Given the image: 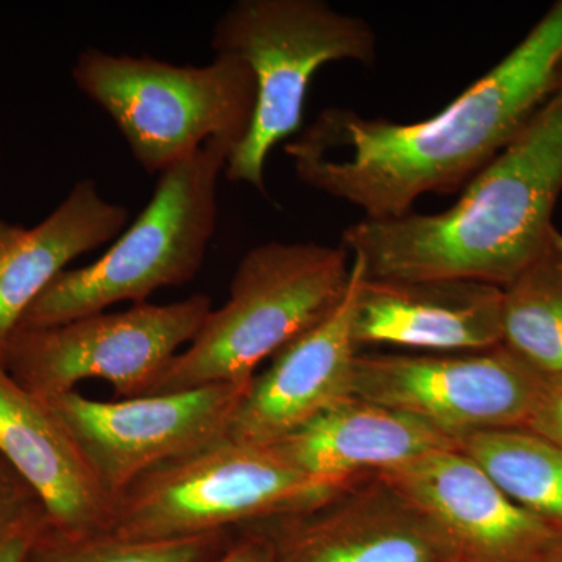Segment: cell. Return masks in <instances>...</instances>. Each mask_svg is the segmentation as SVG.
I'll return each instance as SVG.
<instances>
[{"label":"cell","instance_id":"6da1fadb","mask_svg":"<svg viewBox=\"0 0 562 562\" xmlns=\"http://www.w3.org/2000/svg\"><path fill=\"white\" fill-rule=\"evenodd\" d=\"M562 87V0L441 113L413 124L328 106L284 146L302 183L394 220L424 194L460 191Z\"/></svg>","mask_w":562,"mask_h":562},{"label":"cell","instance_id":"7a4b0ae2","mask_svg":"<svg viewBox=\"0 0 562 562\" xmlns=\"http://www.w3.org/2000/svg\"><path fill=\"white\" fill-rule=\"evenodd\" d=\"M449 210L364 220L341 246L371 280H473L506 288L557 231L562 194V87L464 188Z\"/></svg>","mask_w":562,"mask_h":562},{"label":"cell","instance_id":"3957f363","mask_svg":"<svg viewBox=\"0 0 562 562\" xmlns=\"http://www.w3.org/2000/svg\"><path fill=\"white\" fill-rule=\"evenodd\" d=\"M342 246L266 243L244 255L231 297L211 310L201 330L162 369L151 394L210 386H247L258 366L322 319L350 283Z\"/></svg>","mask_w":562,"mask_h":562},{"label":"cell","instance_id":"277c9868","mask_svg":"<svg viewBox=\"0 0 562 562\" xmlns=\"http://www.w3.org/2000/svg\"><path fill=\"white\" fill-rule=\"evenodd\" d=\"M235 144L210 139L160 173L143 213L91 265L66 269L22 314L16 328H43L146 303L161 288L181 286L201 272L217 222V184Z\"/></svg>","mask_w":562,"mask_h":562},{"label":"cell","instance_id":"5b68a950","mask_svg":"<svg viewBox=\"0 0 562 562\" xmlns=\"http://www.w3.org/2000/svg\"><path fill=\"white\" fill-rule=\"evenodd\" d=\"M70 74L76 87L106 111L147 173L168 171L210 139L238 147L254 120L255 77L235 55L179 66L90 47Z\"/></svg>","mask_w":562,"mask_h":562},{"label":"cell","instance_id":"8992f818","mask_svg":"<svg viewBox=\"0 0 562 562\" xmlns=\"http://www.w3.org/2000/svg\"><path fill=\"white\" fill-rule=\"evenodd\" d=\"M376 33L322 0H238L214 25L211 47L249 66L257 85L254 120L225 177L266 194L265 168L277 144L302 127L314 74L333 61L373 65Z\"/></svg>","mask_w":562,"mask_h":562},{"label":"cell","instance_id":"52a82bcc","mask_svg":"<svg viewBox=\"0 0 562 562\" xmlns=\"http://www.w3.org/2000/svg\"><path fill=\"white\" fill-rule=\"evenodd\" d=\"M353 480L305 475L268 447L224 438L131 484L113 502L106 532L132 542L236 532L316 505Z\"/></svg>","mask_w":562,"mask_h":562},{"label":"cell","instance_id":"ba28073f","mask_svg":"<svg viewBox=\"0 0 562 562\" xmlns=\"http://www.w3.org/2000/svg\"><path fill=\"white\" fill-rule=\"evenodd\" d=\"M213 301L194 294L168 305L140 303L43 328H14L2 350L7 371L44 401L83 380L110 383L120 397L149 392L169 361L190 344Z\"/></svg>","mask_w":562,"mask_h":562},{"label":"cell","instance_id":"9c48e42d","mask_svg":"<svg viewBox=\"0 0 562 562\" xmlns=\"http://www.w3.org/2000/svg\"><path fill=\"white\" fill-rule=\"evenodd\" d=\"M546 380L506 347L464 353H360L357 397L417 417L460 441L492 430H525Z\"/></svg>","mask_w":562,"mask_h":562},{"label":"cell","instance_id":"30bf717a","mask_svg":"<svg viewBox=\"0 0 562 562\" xmlns=\"http://www.w3.org/2000/svg\"><path fill=\"white\" fill-rule=\"evenodd\" d=\"M247 386L210 384L116 402L76 390L47 402L114 502L151 469L224 439Z\"/></svg>","mask_w":562,"mask_h":562},{"label":"cell","instance_id":"8fae6325","mask_svg":"<svg viewBox=\"0 0 562 562\" xmlns=\"http://www.w3.org/2000/svg\"><path fill=\"white\" fill-rule=\"evenodd\" d=\"M243 528L269 542L272 562L454 561L427 517L380 473L358 476L301 512Z\"/></svg>","mask_w":562,"mask_h":562},{"label":"cell","instance_id":"7c38bea8","mask_svg":"<svg viewBox=\"0 0 562 562\" xmlns=\"http://www.w3.org/2000/svg\"><path fill=\"white\" fill-rule=\"evenodd\" d=\"M416 506L462 562H543L560 532L512 501L458 447L380 472Z\"/></svg>","mask_w":562,"mask_h":562},{"label":"cell","instance_id":"4fadbf2b","mask_svg":"<svg viewBox=\"0 0 562 562\" xmlns=\"http://www.w3.org/2000/svg\"><path fill=\"white\" fill-rule=\"evenodd\" d=\"M364 266L351 258L350 283L341 301L295 336L250 380L225 438L268 447L353 395L351 376L358 346L355 306Z\"/></svg>","mask_w":562,"mask_h":562},{"label":"cell","instance_id":"5bb4252c","mask_svg":"<svg viewBox=\"0 0 562 562\" xmlns=\"http://www.w3.org/2000/svg\"><path fill=\"white\" fill-rule=\"evenodd\" d=\"M503 290L473 280H371L362 277L353 338L430 353L491 350L502 344Z\"/></svg>","mask_w":562,"mask_h":562},{"label":"cell","instance_id":"9a60e30c","mask_svg":"<svg viewBox=\"0 0 562 562\" xmlns=\"http://www.w3.org/2000/svg\"><path fill=\"white\" fill-rule=\"evenodd\" d=\"M0 457L31 487L52 527L68 535L109 531L113 501L49 402L7 371L0 351Z\"/></svg>","mask_w":562,"mask_h":562},{"label":"cell","instance_id":"2e32d148","mask_svg":"<svg viewBox=\"0 0 562 562\" xmlns=\"http://www.w3.org/2000/svg\"><path fill=\"white\" fill-rule=\"evenodd\" d=\"M452 447L458 441L417 417L350 395L268 449L305 475L347 482Z\"/></svg>","mask_w":562,"mask_h":562},{"label":"cell","instance_id":"e0dca14e","mask_svg":"<svg viewBox=\"0 0 562 562\" xmlns=\"http://www.w3.org/2000/svg\"><path fill=\"white\" fill-rule=\"evenodd\" d=\"M128 220L127 206L106 201L92 179L77 181L36 227L0 217V351L25 310L66 266L116 239Z\"/></svg>","mask_w":562,"mask_h":562},{"label":"cell","instance_id":"ac0fdd59","mask_svg":"<svg viewBox=\"0 0 562 562\" xmlns=\"http://www.w3.org/2000/svg\"><path fill=\"white\" fill-rule=\"evenodd\" d=\"M546 382L562 380V232L503 288L502 344Z\"/></svg>","mask_w":562,"mask_h":562},{"label":"cell","instance_id":"d6986e66","mask_svg":"<svg viewBox=\"0 0 562 562\" xmlns=\"http://www.w3.org/2000/svg\"><path fill=\"white\" fill-rule=\"evenodd\" d=\"M512 501L562 536V447L528 430L475 432L458 441Z\"/></svg>","mask_w":562,"mask_h":562},{"label":"cell","instance_id":"ffe728a7","mask_svg":"<svg viewBox=\"0 0 562 562\" xmlns=\"http://www.w3.org/2000/svg\"><path fill=\"white\" fill-rule=\"evenodd\" d=\"M235 532L162 542H132L110 532L68 535L49 520L22 562H214L227 552Z\"/></svg>","mask_w":562,"mask_h":562},{"label":"cell","instance_id":"44dd1931","mask_svg":"<svg viewBox=\"0 0 562 562\" xmlns=\"http://www.w3.org/2000/svg\"><path fill=\"white\" fill-rule=\"evenodd\" d=\"M43 506L35 505L0 522V562H22L47 524Z\"/></svg>","mask_w":562,"mask_h":562},{"label":"cell","instance_id":"7402d4cb","mask_svg":"<svg viewBox=\"0 0 562 562\" xmlns=\"http://www.w3.org/2000/svg\"><path fill=\"white\" fill-rule=\"evenodd\" d=\"M525 430L562 447V380L546 382Z\"/></svg>","mask_w":562,"mask_h":562},{"label":"cell","instance_id":"603a6c76","mask_svg":"<svg viewBox=\"0 0 562 562\" xmlns=\"http://www.w3.org/2000/svg\"><path fill=\"white\" fill-rule=\"evenodd\" d=\"M41 505L36 495L20 475L0 457V522Z\"/></svg>","mask_w":562,"mask_h":562},{"label":"cell","instance_id":"cb8c5ba5","mask_svg":"<svg viewBox=\"0 0 562 562\" xmlns=\"http://www.w3.org/2000/svg\"><path fill=\"white\" fill-rule=\"evenodd\" d=\"M214 562H272L271 546L258 532L243 528L236 531L227 552Z\"/></svg>","mask_w":562,"mask_h":562},{"label":"cell","instance_id":"d4e9b609","mask_svg":"<svg viewBox=\"0 0 562 562\" xmlns=\"http://www.w3.org/2000/svg\"><path fill=\"white\" fill-rule=\"evenodd\" d=\"M543 562H562V539L554 546V549Z\"/></svg>","mask_w":562,"mask_h":562},{"label":"cell","instance_id":"484cf974","mask_svg":"<svg viewBox=\"0 0 562 562\" xmlns=\"http://www.w3.org/2000/svg\"><path fill=\"white\" fill-rule=\"evenodd\" d=\"M452 562H462V561L454 560V561H452Z\"/></svg>","mask_w":562,"mask_h":562}]
</instances>
